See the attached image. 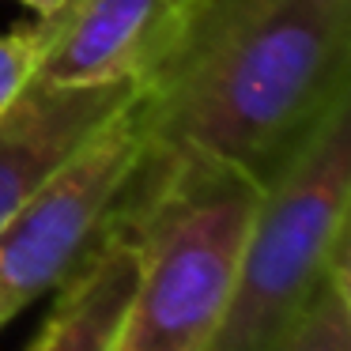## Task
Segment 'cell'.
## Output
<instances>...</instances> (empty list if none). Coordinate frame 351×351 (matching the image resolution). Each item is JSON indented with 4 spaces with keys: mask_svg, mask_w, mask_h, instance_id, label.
I'll return each instance as SVG.
<instances>
[{
    "mask_svg": "<svg viewBox=\"0 0 351 351\" xmlns=\"http://www.w3.org/2000/svg\"><path fill=\"white\" fill-rule=\"evenodd\" d=\"M272 351H351V265L348 253L332 261L321 291Z\"/></svg>",
    "mask_w": 351,
    "mask_h": 351,
    "instance_id": "ba28073f",
    "label": "cell"
},
{
    "mask_svg": "<svg viewBox=\"0 0 351 351\" xmlns=\"http://www.w3.org/2000/svg\"><path fill=\"white\" fill-rule=\"evenodd\" d=\"M42 46H46V23H42V19L0 34V114L12 106V99H16L27 87V80L34 76Z\"/></svg>",
    "mask_w": 351,
    "mask_h": 351,
    "instance_id": "9c48e42d",
    "label": "cell"
},
{
    "mask_svg": "<svg viewBox=\"0 0 351 351\" xmlns=\"http://www.w3.org/2000/svg\"><path fill=\"white\" fill-rule=\"evenodd\" d=\"M178 0H69L46 16V46L34 76L46 84L140 80L155 57Z\"/></svg>",
    "mask_w": 351,
    "mask_h": 351,
    "instance_id": "8992f818",
    "label": "cell"
},
{
    "mask_svg": "<svg viewBox=\"0 0 351 351\" xmlns=\"http://www.w3.org/2000/svg\"><path fill=\"white\" fill-rule=\"evenodd\" d=\"M136 283L132 242L110 223L102 242L61 283L57 306L27 351H114Z\"/></svg>",
    "mask_w": 351,
    "mask_h": 351,
    "instance_id": "52a82bcc",
    "label": "cell"
},
{
    "mask_svg": "<svg viewBox=\"0 0 351 351\" xmlns=\"http://www.w3.org/2000/svg\"><path fill=\"white\" fill-rule=\"evenodd\" d=\"M351 99L265 182L238 253L234 291L208 351H272L348 253Z\"/></svg>",
    "mask_w": 351,
    "mask_h": 351,
    "instance_id": "3957f363",
    "label": "cell"
},
{
    "mask_svg": "<svg viewBox=\"0 0 351 351\" xmlns=\"http://www.w3.org/2000/svg\"><path fill=\"white\" fill-rule=\"evenodd\" d=\"M16 4H23V8L34 12V19H46V16H57V12L69 4V0H16Z\"/></svg>",
    "mask_w": 351,
    "mask_h": 351,
    "instance_id": "30bf717a",
    "label": "cell"
},
{
    "mask_svg": "<svg viewBox=\"0 0 351 351\" xmlns=\"http://www.w3.org/2000/svg\"><path fill=\"white\" fill-rule=\"evenodd\" d=\"M261 189L257 178L208 155L144 152L110 215L136 253L114 351L212 348Z\"/></svg>",
    "mask_w": 351,
    "mask_h": 351,
    "instance_id": "7a4b0ae2",
    "label": "cell"
},
{
    "mask_svg": "<svg viewBox=\"0 0 351 351\" xmlns=\"http://www.w3.org/2000/svg\"><path fill=\"white\" fill-rule=\"evenodd\" d=\"M136 91L117 84H46L31 76L0 114V227L27 204L34 189L102 129Z\"/></svg>",
    "mask_w": 351,
    "mask_h": 351,
    "instance_id": "5b68a950",
    "label": "cell"
},
{
    "mask_svg": "<svg viewBox=\"0 0 351 351\" xmlns=\"http://www.w3.org/2000/svg\"><path fill=\"white\" fill-rule=\"evenodd\" d=\"M144 152L147 140L132 91L0 227V328L38 295L61 287L102 242Z\"/></svg>",
    "mask_w": 351,
    "mask_h": 351,
    "instance_id": "277c9868",
    "label": "cell"
},
{
    "mask_svg": "<svg viewBox=\"0 0 351 351\" xmlns=\"http://www.w3.org/2000/svg\"><path fill=\"white\" fill-rule=\"evenodd\" d=\"M351 99V0H178L136 80L147 152L272 182Z\"/></svg>",
    "mask_w": 351,
    "mask_h": 351,
    "instance_id": "6da1fadb",
    "label": "cell"
}]
</instances>
